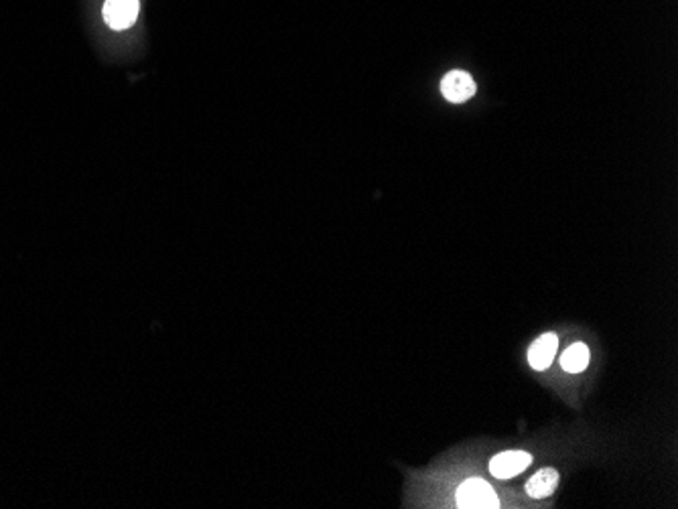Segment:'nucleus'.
Listing matches in <instances>:
<instances>
[{
	"instance_id": "obj_3",
	"label": "nucleus",
	"mask_w": 678,
	"mask_h": 509,
	"mask_svg": "<svg viewBox=\"0 0 678 509\" xmlns=\"http://www.w3.org/2000/svg\"><path fill=\"white\" fill-rule=\"evenodd\" d=\"M441 91L453 104L467 102V99H472L475 96V82L469 73L456 69V72H449L443 77Z\"/></svg>"
},
{
	"instance_id": "obj_5",
	"label": "nucleus",
	"mask_w": 678,
	"mask_h": 509,
	"mask_svg": "<svg viewBox=\"0 0 678 509\" xmlns=\"http://www.w3.org/2000/svg\"><path fill=\"white\" fill-rule=\"evenodd\" d=\"M557 347H559V337L554 333H544L538 337L528 349L530 366L538 369V372H543V369H546L552 364L554 356H557Z\"/></svg>"
},
{
	"instance_id": "obj_6",
	"label": "nucleus",
	"mask_w": 678,
	"mask_h": 509,
	"mask_svg": "<svg viewBox=\"0 0 678 509\" xmlns=\"http://www.w3.org/2000/svg\"><path fill=\"white\" fill-rule=\"evenodd\" d=\"M559 487V473L554 469H543L526 483V493L535 499H544Z\"/></svg>"
},
{
	"instance_id": "obj_1",
	"label": "nucleus",
	"mask_w": 678,
	"mask_h": 509,
	"mask_svg": "<svg viewBox=\"0 0 678 509\" xmlns=\"http://www.w3.org/2000/svg\"><path fill=\"white\" fill-rule=\"evenodd\" d=\"M457 505L464 509H494L500 505L498 496L483 479H469L459 485Z\"/></svg>"
},
{
	"instance_id": "obj_2",
	"label": "nucleus",
	"mask_w": 678,
	"mask_h": 509,
	"mask_svg": "<svg viewBox=\"0 0 678 509\" xmlns=\"http://www.w3.org/2000/svg\"><path fill=\"white\" fill-rule=\"evenodd\" d=\"M138 9H141L138 0H106L102 14L108 27L114 30H125L136 22Z\"/></svg>"
},
{
	"instance_id": "obj_4",
	"label": "nucleus",
	"mask_w": 678,
	"mask_h": 509,
	"mask_svg": "<svg viewBox=\"0 0 678 509\" xmlns=\"http://www.w3.org/2000/svg\"><path fill=\"white\" fill-rule=\"evenodd\" d=\"M530 462H533V457H530L528 453L506 451L496 454V457L490 461V473L498 477V479H510V477L522 473Z\"/></svg>"
},
{
	"instance_id": "obj_7",
	"label": "nucleus",
	"mask_w": 678,
	"mask_h": 509,
	"mask_svg": "<svg viewBox=\"0 0 678 509\" xmlns=\"http://www.w3.org/2000/svg\"><path fill=\"white\" fill-rule=\"evenodd\" d=\"M561 366L569 374H579L589 366V347L585 343H573L562 353Z\"/></svg>"
}]
</instances>
